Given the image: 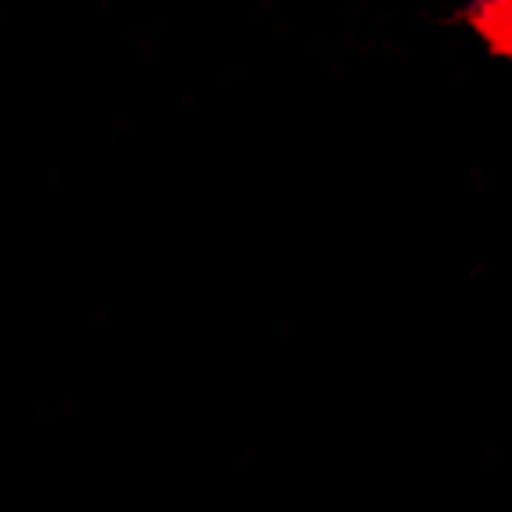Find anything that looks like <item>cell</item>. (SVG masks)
I'll list each match as a JSON object with an SVG mask.
<instances>
[{
  "instance_id": "1",
  "label": "cell",
  "mask_w": 512,
  "mask_h": 512,
  "mask_svg": "<svg viewBox=\"0 0 512 512\" xmlns=\"http://www.w3.org/2000/svg\"><path fill=\"white\" fill-rule=\"evenodd\" d=\"M473 22L491 40V47L512 55V0H476Z\"/></svg>"
}]
</instances>
